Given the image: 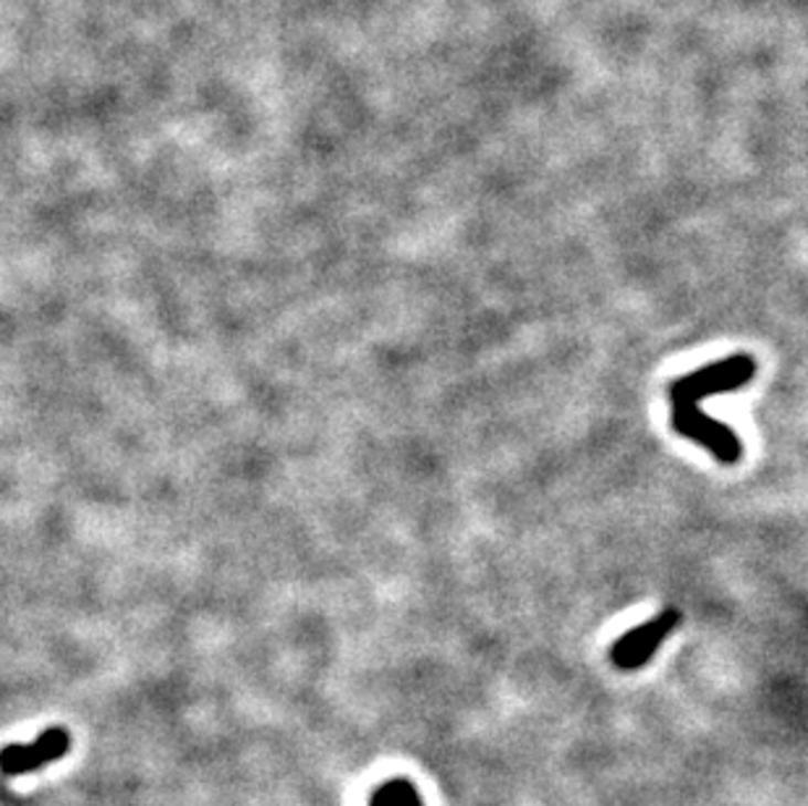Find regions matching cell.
Instances as JSON below:
<instances>
[{"label":"cell","instance_id":"cell-3","mask_svg":"<svg viewBox=\"0 0 808 806\" xmlns=\"http://www.w3.org/2000/svg\"><path fill=\"white\" fill-rule=\"evenodd\" d=\"M374 806H419V804H416L414 788L406 786V783H393V786L380 791L378 798H374Z\"/></svg>","mask_w":808,"mask_h":806},{"label":"cell","instance_id":"cell-1","mask_svg":"<svg viewBox=\"0 0 808 806\" xmlns=\"http://www.w3.org/2000/svg\"><path fill=\"white\" fill-rule=\"evenodd\" d=\"M680 624V613L676 607L659 613L657 618L647 621V624L630 628V632L613 645V666L620 670H639L647 666L655 655V649L668 639L672 628Z\"/></svg>","mask_w":808,"mask_h":806},{"label":"cell","instance_id":"cell-2","mask_svg":"<svg viewBox=\"0 0 808 806\" xmlns=\"http://www.w3.org/2000/svg\"><path fill=\"white\" fill-rule=\"evenodd\" d=\"M71 739L63 728H51L34 744H11L0 752V773L24 775L59 762L68 752Z\"/></svg>","mask_w":808,"mask_h":806}]
</instances>
